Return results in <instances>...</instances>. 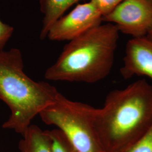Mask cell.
Segmentation results:
<instances>
[{
  "label": "cell",
  "instance_id": "10",
  "mask_svg": "<svg viewBox=\"0 0 152 152\" xmlns=\"http://www.w3.org/2000/svg\"><path fill=\"white\" fill-rule=\"evenodd\" d=\"M47 131L51 139L52 152H77L61 131L58 129Z\"/></svg>",
  "mask_w": 152,
  "mask_h": 152
},
{
  "label": "cell",
  "instance_id": "1",
  "mask_svg": "<svg viewBox=\"0 0 152 152\" xmlns=\"http://www.w3.org/2000/svg\"><path fill=\"white\" fill-rule=\"evenodd\" d=\"M95 125L105 152H124L152 125V86L139 80L107 95Z\"/></svg>",
  "mask_w": 152,
  "mask_h": 152
},
{
  "label": "cell",
  "instance_id": "15",
  "mask_svg": "<svg viewBox=\"0 0 152 152\" xmlns=\"http://www.w3.org/2000/svg\"><path fill=\"white\" fill-rule=\"evenodd\" d=\"M150 1H151V2H152V0H150Z\"/></svg>",
  "mask_w": 152,
  "mask_h": 152
},
{
  "label": "cell",
  "instance_id": "13",
  "mask_svg": "<svg viewBox=\"0 0 152 152\" xmlns=\"http://www.w3.org/2000/svg\"><path fill=\"white\" fill-rule=\"evenodd\" d=\"M13 32L14 28L0 20V50H4Z\"/></svg>",
  "mask_w": 152,
  "mask_h": 152
},
{
  "label": "cell",
  "instance_id": "8",
  "mask_svg": "<svg viewBox=\"0 0 152 152\" xmlns=\"http://www.w3.org/2000/svg\"><path fill=\"white\" fill-rule=\"evenodd\" d=\"M80 1L81 0H39L40 10L44 15L41 38L47 37L49 29L55 22L62 17L70 7Z\"/></svg>",
  "mask_w": 152,
  "mask_h": 152
},
{
  "label": "cell",
  "instance_id": "14",
  "mask_svg": "<svg viewBox=\"0 0 152 152\" xmlns=\"http://www.w3.org/2000/svg\"><path fill=\"white\" fill-rule=\"evenodd\" d=\"M147 36H148L149 37H150V38H151L152 39V27L151 28V30L149 31V32L148 33Z\"/></svg>",
  "mask_w": 152,
  "mask_h": 152
},
{
  "label": "cell",
  "instance_id": "9",
  "mask_svg": "<svg viewBox=\"0 0 152 152\" xmlns=\"http://www.w3.org/2000/svg\"><path fill=\"white\" fill-rule=\"evenodd\" d=\"M20 152H52L51 139L47 130L31 125L19 143Z\"/></svg>",
  "mask_w": 152,
  "mask_h": 152
},
{
  "label": "cell",
  "instance_id": "4",
  "mask_svg": "<svg viewBox=\"0 0 152 152\" xmlns=\"http://www.w3.org/2000/svg\"><path fill=\"white\" fill-rule=\"evenodd\" d=\"M96 108L59 93L39 114L45 124L63 132L77 152H105L95 125Z\"/></svg>",
  "mask_w": 152,
  "mask_h": 152
},
{
  "label": "cell",
  "instance_id": "11",
  "mask_svg": "<svg viewBox=\"0 0 152 152\" xmlns=\"http://www.w3.org/2000/svg\"><path fill=\"white\" fill-rule=\"evenodd\" d=\"M124 152H152V125L139 140Z\"/></svg>",
  "mask_w": 152,
  "mask_h": 152
},
{
  "label": "cell",
  "instance_id": "3",
  "mask_svg": "<svg viewBox=\"0 0 152 152\" xmlns=\"http://www.w3.org/2000/svg\"><path fill=\"white\" fill-rule=\"evenodd\" d=\"M59 93L49 83L35 81L26 75L19 49L0 50V100L10 110L4 129L23 135L33 119L53 103Z\"/></svg>",
  "mask_w": 152,
  "mask_h": 152
},
{
  "label": "cell",
  "instance_id": "12",
  "mask_svg": "<svg viewBox=\"0 0 152 152\" xmlns=\"http://www.w3.org/2000/svg\"><path fill=\"white\" fill-rule=\"evenodd\" d=\"M123 1L124 0H90L97 7L103 17L108 15Z\"/></svg>",
  "mask_w": 152,
  "mask_h": 152
},
{
  "label": "cell",
  "instance_id": "2",
  "mask_svg": "<svg viewBox=\"0 0 152 152\" xmlns=\"http://www.w3.org/2000/svg\"><path fill=\"white\" fill-rule=\"evenodd\" d=\"M119 32L114 24L107 23L71 40L55 63L47 69L45 78L87 83L103 80L112 69Z\"/></svg>",
  "mask_w": 152,
  "mask_h": 152
},
{
  "label": "cell",
  "instance_id": "6",
  "mask_svg": "<svg viewBox=\"0 0 152 152\" xmlns=\"http://www.w3.org/2000/svg\"><path fill=\"white\" fill-rule=\"evenodd\" d=\"M102 18L103 15L91 1L78 4L55 22L49 29L47 37L51 41H70L101 24Z\"/></svg>",
  "mask_w": 152,
  "mask_h": 152
},
{
  "label": "cell",
  "instance_id": "5",
  "mask_svg": "<svg viewBox=\"0 0 152 152\" xmlns=\"http://www.w3.org/2000/svg\"><path fill=\"white\" fill-rule=\"evenodd\" d=\"M102 20L113 24L119 32L132 38L145 36L152 27V2L124 0Z\"/></svg>",
  "mask_w": 152,
  "mask_h": 152
},
{
  "label": "cell",
  "instance_id": "7",
  "mask_svg": "<svg viewBox=\"0 0 152 152\" xmlns=\"http://www.w3.org/2000/svg\"><path fill=\"white\" fill-rule=\"evenodd\" d=\"M120 73L125 79L144 76L152 80V39L148 36L132 38L126 44Z\"/></svg>",
  "mask_w": 152,
  "mask_h": 152
}]
</instances>
